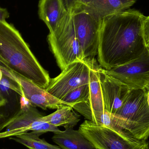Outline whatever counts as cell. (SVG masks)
Segmentation results:
<instances>
[{
  "instance_id": "obj_8",
  "label": "cell",
  "mask_w": 149,
  "mask_h": 149,
  "mask_svg": "<svg viewBox=\"0 0 149 149\" xmlns=\"http://www.w3.org/2000/svg\"><path fill=\"white\" fill-rule=\"evenodd\" d=\"M105 70L130 89L145 88L149 81V48L135 59Z\"/></svg>"
},
{
  "instance_id": "obj_23",
  "label": "cell",
  "mask_w": 149,
  "mask_h": 149,
  "mask_svg": "<svg viewBox=\"0 0 149 149\" xmlns=\"http://www.w3.org/2000/svg\"><path fill=\"white\" fill-rule=\"evenodd\" d=\"M6 102H7V100L4 98L1 91H0V107L5 106Z\"/></svg>"
},
{
  "instance_id": "obj_26",
  "label": "cell",
  "mask_w": 149,
  "mask_h": 149,
  "mask_svg": "<svg viewBox=\"0 0 149 149\" xmlns=\"http://www.w3.org/2000/svg\"><path fill=\"white\" fill-rule=\"evenodd\" d=\"M145 88H146V89H148V90H149V81L148 84H147V86H146Z\"/></svg>"
},
{
  "instance_id": "obj_21",
  "label": "cell",
  "mask_w": 149,
  "mask_h": 149,
  "mask_svg": "<svg viewBox=\"0 0 149 149\" xmlns=\"http://www.w3.org/2000/svg\"><path fill=\"white\" fill-rule=\"evenodd\" d=\"M143 38L146 47L149 48V16L145 17L143 25Z\"/></svg>"
},
{
  "instance_id": "obj_12",
  "label": "cell",
  "mask_w": 149,
  "mask_h": 149,
  "mask_svg": "<svg viewBox=\"0 0 149 149\" xmlns=\"http://www.w3.org/2000/svg\"><path fill=\"white\" fill-rule=\"evenodd\" d=\"M44 116L27 100L21 105L20 110L6 127V130L0 132V139L27 133L32 124Z\"/></svg>"
},
{
  "instance_id": "obj_16",
  "label": "cell",
  "mask_w": 149,
  "mask_h": 149,
  "mask_svg": "<svg viewBox=\"0 0 149 149\" xmlns=\"http://www.w3.org/2000/svg\"><path fill=\"white\" fill-rule=\"evenodd\" d=\"M70 105L59 107L54 113L41 117V120L56 127L73 128L80 120V116L75 113Z\"/></svg>"
},
{
  "instance_id": "obj_24",
  "label": "cell",
  "mask_w": 149,
  "mask_h": 149,
  "mask_svg": "<svg viewBox=\"0 0 149 149\" xmlns=\"http://www.w3.org/2000/svg\"><path fill=\"white\" fill-rule=\"evenodd\" d=\"M146 89V96H147V101H148V104L149 107V90Z\"/></svg>"
},
{
  "instance_id": "obj_14",
  "label": "cell",
  "mask_w": 149,
  "mask_h": 149,
  "mask_svg": "<svg viewBox=\"0 0 149 149\" xmlns=\"http://www.w3.org/2000/svg\"><path fill=\"white\" fill-rule=\"evenodd\" d=\"M136 2V0H91L86 8L102 19L130 9Z\"/></svg>"
},
{
  "instance_id": "obj_4",
  "label": "cell",
  "mask_w": 149,
  "mask_h": 149,
  "mask_svg": "<svg viewBox=\"0 0 149 149\" xmlns=\"http://www.w3.org/2000/svg\"><path fill=\"white\" fill-rule=\"evenodd\" d=\"M47 40L58 65L62 70L68 65L84 58L83 51L75 34L71 15L53 33Z\"/></svg>"
},
{
  "instance_id": "obj_15",
  "label": "cell",
  "mask_w": 149,
  "mask_h": 149,
  "mask_svg": "<svg viewBox=\"0 0 149 149\" xmlns=\"http://www.w3.org/2000/svg\"><path fill=\"white\" fill-rule=\"evenodd\" d=\"M52 139L62 149H95L92 143L78 130L68 128L53 132Z\"/></svg>"
},
{
  "instance_id": "obj_13",
  "label": "cell",
  "mask_w": 149,
  "mask_h": 149,
  "mask_svg": "<svg viewBox=\"0 0 149 149\" xmlns=\"http://www.w3.org/2000/svg\"><path fill=\"white\" fill-rule=\"evenodd\" d=\"M39 18L48 27L49 33H53L67 19L70 14L63 0H39Z\"/></svg>"
},
{
  "instance_id": "obj_10",
  "label": "cell",
  "mask_w": 149,
  "mask_h": 149,
  "mask_svg": "<svg viewBox=\"0 0 149 149\" xmlns=\"http://www.w3.org/2000/svg\"><path fill=\"white\" fill-rule=\"evenodd\" d=\"M0 69L3 75L14 81L18 85L21 89L22 97L33 107L46 110L47 109H57L62 106L69 105L52 96L45 89L40 87L1 65Z\"/></svg>"
},
{
  "instance_id": "obj_6",
  "label": "cell",
  "mask_w": 149,
  "mask_h": 149,
  "mask_svg": "<svg viewBox=\"0 0 149 149\" xmlns=\"http://www.w3.org/2000/svg\"><path fill=\"white\" fill-rule=\"evenodd\" d=\"M84 59L90 69L89 94L86 100L73 105L72 108L87 120L99 124L101 116L106 110L100 77V66L94 58Z\"/></svg>"
},
{
  "instance_id": "obj_25",
  "label": "cell",
  "mask_w": 149,
  "mask_h": 149,
  "mask_svg": "<svg viewBox=\"0 0 149 149\" xmlns=\"http://www.w3.org/2000/svg\"><path fill=\"white\" fill-rule=\"evenodd\" d=\"M3 76V74L1 70L0 69V81L2 79Z\"/></svg>"
},
{
  "instance_id": "obj_11",
  "label": "cell",
  "mask_w": 149,
  "mask_h": 149,
  "mask_svg": "<svg viewBox=\"0 0 149 149\" xmlns=\"http://www.w3.org/2000/svg\"><path fill=\"white\" fill-rule=\"evenodd\" d=\"M100 74L106 110L111 113H116L122 106L131 89L109 75L101 67Z\"/></svg>"
},
{
  "instance_id": "obj_22",
  "label": "cell",
  "mask_w": 149,
  "mask_h": 149,
  "mask_svg": "<svg viewBox=\"0 0 149 149\" xmlns=\"http://www.w3.org/2000/svg\"><path fill=\"white\" fill-rule=\"evenodd\" d=\"M9 13L7 9L0 7V22L6 21L9 17Z\"/></svg>"
},
{
  "instance_id": "obj_7",
  "label": "cell",
  "mask_w": 149,
  "mask_h": 149,
  "mask_svg": "<svg viewBox=\"0 0 149 149\" xmlns=\"http://www.w3.org/2000/svg\"><path fill=\"white\" fill-rule=\"evenodd\" d=\"M74 31L83 51L84 58H94L98 53L102 19L86 9L71 15Z\"/></svg>"
},
{
  "instance_id": "obj_18",
  "label": "cell",
  "mask_w": 149,
  "mask_h": 149,
  "mask_svg": "<svg viewBox=\"0 0 149 149\" xmlns=\"http://www.w3.org/2000/svg\"><path fill=\"white\" fill-rule=\"evenodd\" d=\"M88 84L73 89L66 95L62 100L72 107L75 104L86 100L89 94Z\"/></svg>"
},
{
  "instance_id": "obj_19",
  "label": "cell",
  "mask_w": 149,
  "mask_h": 149,
  "mask_svg": "<svg viewBox=\"0 0 149 149\" xmlns=\"http://www.w3.org/2000/svg\"><path fill=\"white\" fill-rule=\"evenodd\" d=\"M67 11L72 15L78 10L83 9L87 7L91 0H63Z\"/></svg>"
},
{
  "instance_id": "obj_1",
  "label": "cell",
  "mask_w": 149,
  "mask_h": 149,
  "mask_svg": "<svg viewBox=\"0 0 149 149\" xmlns=\"http://www.w3.org/2000/svg\"><path fill=\"white\" fill-rule=\"evenodd\" d=\"M145 17L130 9L102 19L97 53L101 67L110 70L143 52L146 48L143 31Z\"/></svg>"
},
{
  "instance_id": "obj_5",
  "label": "cell",
  "mask_w": 149,
  "mask_h": 149,
  "mask_svg": "<svg viewBox=\"0 0 149 149\" xmlns=\"http://www.w3.org/2000/svg\"><path fill=\"white\" fill-rule=\"evenodd\" d=\"M79 131L95 149H148L145 140L130 138L102 124L85 120Z\"/></svg>"
},
{
  "instance_id": "obj_17",
  "label": "cell",
  "mask_w": 149,
  "mask_h": 149,
  "mask_svg": "<svg viewBox=\"0 0 149 149\" xmlns=\"http://www.w3.org/2000/svg\"><path fill=\"white\" fill-rule=\"evenodd\" d=\"M43 134L42 133L32 131L30 133H23L11 137L14 140L29 149H62L58 146L50 144L39 136Z\"/></svg>"
},
{
  "instance_id": "obj_2",
  "label": "cell",
  "mask_w": 149,
  "mask_h": 149,
  "mask_svg": "<svg viewBox=\"0 0 149 149\" xmlns=\"http://www.w3.org/2000/svg\"><path fill=\"white\" fill-rule=\"evenodd\" d=\"M0 65L44 89L50 81L20 32L6 21L0 22Z\"/></svg>"
},
{
  "instance_id": "obj_9",
  "label": "cell",
  "mask_w": 149,
  "mask_h": 149,
  "mask_svg": "<svg viewBox=\"0 0 149 149\" xmlns=\"http://www.w3.org/2000/svg\"><path fill=\"white\" fill-rule=\"evenodd\" d=\"M90 69L84 59L68 65L58 76L51 79L45 90L52 96L61 100L73 89L88 84Z\"/></svg>"
},
{
  "instance_id": "obj_20",
  "label": "cell",
  "mask_w": 149,
  "mask_h": 149,
  "mask_svg": "<svg viewBox=\"0 0 149 149\" xmlns=\"http://www.w3.org/2000/svg\"><path fill=\"white\" fill-rule=\"evenodd\" d=\"M17 113L15 114L10 115L9 113L0 110V132L6 127Z\"/></svg>"
},
{
  "instance_id": "obj_3",
  "label": "cell",
  "mask_w": 149,
  "mask_h": 149,
  "mask_svg": "<svg viewBox=\"0 0 149 149\" xmlns=\"http://www.w3.org/2000/svg\"><path fill=\"white\" fill-rule=\"evenodd\" d=\"M115 124L135 139L149 136V107L145 88L131 89L120 108L110 113Z\"/></svg>"
}]
</instances>
